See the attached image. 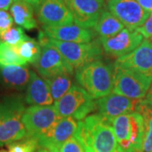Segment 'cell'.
<instances>
[{"instance_id":"14","label":"cell","mask_w":152,"mask_h":152,"mask_svg":"<svg viewBox=\"0 0 152 152\" xmlns=\"http://www.w3.org/2000/svg\"><path fill=\"white\" fill-rule=\"evenodd\" d=\"M78 124L79 121L71 117L62 118L52 129L37 139L39 148L59 151L61 146L75 135Z\"/></svg>"},{"instance_id":"20","label":"cell","mask_w":152,"mask_h":152,"mask_svg":"<svg viewBox=\"0 0 152 152\" xmlns=\"http://www.w3.org/2000/svg\"><path fill=\"white\" fill-rule=\"evenodd\" d=\"M33 9L32 6L25 2H14L10 10L13 20L17 26L26 30H32L37 27Z\"/></svg>"},{"instance_id":"22","label":"cell","mask_w":152,"mask_h":152,"mask_svg":"<svg viewBox=\"0 0 152 152\" xmlns=\"http://www.w3.org/2000/svg\"><path fill=\"white\" fill-rule=\"evenodd\" d=\"M136 112H139L144 118V134L140 152L152 151V107L145 99L139 102Z\"/></svg>"},{"instance_id":"18","label":"cell","mask_w":152,"mask_h":152,"mask_svg":"<svg viewBox=\"0 0 152 152\" xmlns=\"http://www.w3.org/2000/svg\"><path fill=\"white\" fill-rule=\"evenodd\" d=\"M26 102L31 106H50L54 102L48 83L32 71L27 85Z\"/></svg>"},{"instance_id":"33","label":"cell","mask_w":152,"mask_h":152,"mask_svg":"<svg viewBox=\"0 0 152 152\" xmlns=\"http://www.w3.org/2000/svg\"><path fill=\"white\" fill-rule=\"evenodd\" d=\"M14 0H0V10H5L10 9Z\"/></svg>"},{"instance_id":"25","label":"cell","mask_w":152,"mask_h":152,"mask_svg":"<svg viewBox=\"0 0 152 152\" xmlns=\"http://www.w3.org/2000/svg\"><path fill=\"white\" fill-rule=\"evenodd\" d=\"M27 63L17 53L14 46L10 44L0 43V67L10 65L26 66Z\"/></svg>"},{"instance_id":"31","label":"cell","mask_w":152,"mask_h":152,"mask_svg":"<svg viewBox=\"0 0 152 152\" xmlns=\"http://www.w3.org/2000/svg\"><path fill=\"white\" fill-rule=\"evenodd\" d=\"M142 8L149 13H152V0H136Z\"/></svg>"},{"instance_id":"11","label":"cell","mask_w":152,"mask_h":152,"mask_svg":"<svg viewBox=\"0 0 152 152\" xmlns=\"http://www.w3.org/2000/svg\"><path fill=\"white\" fill-rule=\"evenodd\" d=\"M144 37L137 30L123 29L114 37L100 38L99 41L106 54L113 58H119L134 51L140 46Z\"/></svg>"},{"instance_id":"7","label":"cell","mask_w":152,"mask_h":152,"mask_svg":"<svg viewBox=\"0 0 152 152\" xmlns=\"http://www.w3.org/2000/svg\"><path fill=\"white\" fill-rule=\"evenodd\" d=\"M152 79L135 71L114 68L113 92L133 100H142L151 85Z\"/></svg>"},{"instance_id":"27","label":"cell","mask_w":152,"mask_h":152,"mask_svg":"<svg viewBox=\"0 0 152 152\" xmlns=\"http://www.w3.org/2000/svg\"><path fill=\"white\" fill-rule=\"evenodd\" d=\"M38 149L39 145L37 140L29 137L8 145V151L10 152H37Z\"/></svg>"},{"instance_id":"6","label":"cell","mask_w":152,"mask_h":152,"mask_svg":"<svg viewBox=\"0 0 152 152\" xmlns=\"http://www.w3.org/2000/svg\"><path fill=\"white\" fill-rule=\"evenodd\" d=\"M48 40L49 43L59 52L73 69H78L91 62L101 60L102 58V48L100 41L87 43H76L57 41L48 37Z\"/></svg>"},{"instance_id":"28","label":"cell","mask_w":152,"mask_h":152,"mask_svg":"<svg viewBox=\"0 0 152 152\" xmlns=\"http://www.w3.org/2000/svg\"><path fill=\"white\" fill-rule=\"evenodd\" d=\"M60 152H86L84 148L75 138V136L70 137L67 141L61 146Z\"/></svg>"},{"instance_id":"30","label":"cell","mask_w":152,"mask_h":152,"mask_svg":"<svg viewBox=\"0 0 152 152\" xmlns=\"http://www.w3.org/2000/svg\"><path fill=\"white\" fill-rule=\"evenodd\" d=\"M137 31L145 39H151L152 37V13H151L146 21L140 27L138 28Z\"/></svg>"},{"instance_id":"8","label":"cell","mask_w":152,"mask_h":152,"mask_svg":"<svg viewBox=\"0 0 152 152\" xmlns=\"http://www.w3.org/2000/svg\"><path fill=\"white\" fill-rule=\"evenodd\" d=\"M39 43L42 46V53L36 68L43 79H48L59 75L74 74V69L52 44L49 43L48 37L41 31Z\"/></svg>"},{"instance_id":"21","label":"cell","mask_w":152,"mask_h":152,"mask_svg":"<svg viewBox=\"0 0 152 152\" xmlns=\"http://www.w3.org/2000/svg\"><path fill=\"white\" fill-rule=\"evenodd\" d=\"M1 75L8 86L22 89L28 85L31 72L26 66L10 65L0 67Z\"/></svg>"},{"instance_id":"26","label":"cell","mask_w":152,"mask_h":152,"mask_svg":"<svg viewBox=\"0 0 152 152\" xmlns=\"http://www.w3.org/2000/svg\"><path fill=\"white\" fill-rule=\"evenodd\" d=\"M29 38L21 27H11L6 31L0 33V43L4 42L11 46H16Z\"/></svg>"},{"instance_id":"24","label":"cell","mask_w":152,"mask_h":152,"mask_svg":"<svg viewBox=\"0 0 152 152\" xmlns=\"http://www.w3.org/2000/svg\"><path fill=\"white\" fill-rule=\"evenodd\" d=\"M70 76L69 75H59L48 79H44L48 85L51 96L54 102L63 97L72 87Z\"/></svg>"},{"instance_id":"1","label":"cell","mask_w":152,"mask_h":152,"mask_svg":"<svg viewBox=\"0 0 152 152\" xmlns=\"http://www.w3.org/2000/svg\"><path fill=\"white\" fill-rule=\"evenodd\" d=\"M75 136L86 152H121L111 121L100 114L79 121Z\"/></svg>"},{"instance_id":"9","label":"cell","mask_w":152,"mask_h":152,"mask_svg":"<svg viewBox=\"0 0 152 152\" xmlns=\"http://www.w3.org/2000/svg\"><path fill=\"white\" fill-rule=\"evenodd\" d=\"M62 118L54 106H30L26 108L22 122L26 130V136L37 140L52 129Z\"/></svg>"},{"instance_id":"36","label":"cell","mask_w":152,"mask_h":152,"mask_svg":"<svg viewBox=\"0 0 152 152\" xmlns=\"http://www.w3.org/2000/svg\"><path fill=\"white\" fill-rule=\"evenodd\" d=\"M0 152H10L9 151H6V150H4V149H1L0 150Z\"/></svg>"},{"instance_id":"16","label":"cell","mask_w":152,"mask_h":152,"mask_svg":"<svg viewBox=\"0 0 152 152\" xmlns=\"http://www.w3.org/2000/svg\"><path fill=\"white\" fill-rule=\"evenodd\" d=\"M140 100H133L124 96L112 92L96 101V109L99 114L109 121L116 117L136 112Z\"/></svg>"},{"instance_id":"29","label":"cell","mask_w":152,"mask_h":152,"mask_svg":"<svg viewBox=\"0 0 152 152\" xmlns=\"http://www.w3.org/2000/svg\"><path fill=\"white\" fill-rule=\"evenodd\" d=\"M13 23L14 20L10 14L5 10H0V33L10 29Z\"/></svg>"},{"instance_id":"3","label":"cell","mask_w":152,"mask_h":152,"mask_svg":"<svg viewBox=\"0 0 152 152\" xmlns=\"http://www.w3.org/2000/svg\"><path fill=\"white\" fill-rule=\"evenodd\" d=\"M26 107L21 97L6 98L0 103V147L26 138L22 122Z\"/></svg>"},{"instance_id":"10","label":"cell","mask_w":152,"mask_h":152,"mask_svg":"<svg viewBox=\"0 0 152 152\" xmlns=\"http://www.w3.org/2000/svg\"><path fill=\"white\" fill-rule=\"evenodd\" d=\"M107 10L131 30L140 27L151 15L136 0H107Z\"/></svg>"},{"instance_id":"13","label":"cell","mask_w":152,"mask_h":152,"mask_svg":"<svg viewBox=\"0 0 152 152\" xmlns=\"http://www.w3.org/2000/svg\"><path fill=\"white\" fill-rule=\"evenodd\" d=\"M75 25L86 29L95 27L103 10L101 0H64Z\"/></svg>"},{"instance_id":"38","label":"cell","mask_w":152,"mask_h":152,"mask_svg":"<svg viewBox=\"0 0 152 152\" xmlns=\"http://www.w3.org/2000/svg\"><path fill=\"white\" fill-rule=\"evenodd\" d=\"M151 41H152V37H151Z\"/></svg>"},{"instance_id":"19","label":"cell","mask_w":152,"mask_h":152,"mask_svg":"<svg viewBox=\"0 0 152 152\" xmlns=\"http://www.w3.org/2000/svg\"><path fill=\"white\" fill-rule=\"evenodd\" d=\"M94 29L100 38H109L124 29V25L107 9H104Z\"/></svg>"},{"instance_id":"34","label":"cell","mask_w":152,"mask_h":152,"mask_svg":"<svg viewBox=\"0 0 152 152\" xmlns=\"http://www.w3.org/2000/svg\"><path fill=\"white\" fill-rule=\"evenodd\" d=\"M145 101H146V102L151 107H152V86L150 87V89H149V91H148V92L146 94V96H145Z\"/></svg>"},{"instance_id":"12","label":"cell","mask_w":152,"mask_h":152,"mask_svg":"<svg viewBox=\"0 0 152 152\" xmlns=\"http://www.w3.org/2000/svg\"><path fill=\"white\" fill-rule=\"evenodd\" d=\"M114 68L135 71L152 79V41L145 39L138 48L116 59Z\"/></svg>"},{"instance_id":"17","label":"cell","mask_w":152,"mask_h":152,"mask_svg":"<svg viewBox=\"0 0 152 152\" xmlns=\"http://www.w3.org/2000/svg\"><path fill=\"white\" fill-rule=\"evenodd\" d=\"M42 28L48 37L61 42L87 43L92 42L95 36L91 29L80 27L74 24L56 27L42 26Z\"/></svg>"},{"instance_id":"35","label":"cell","mask_w":152,"mask_h":152,"mask_svg":"<svg viewBox=\"0 0 152 152\" xmlns=\"http://www.w3.org/2000/svg\"><path fill=\"white\" fill-rule=\"evenodd\" d=\"M37 152H60V151H56V150H48V149H45V148H39Z\"/></svg>"},{"instance_id":"32","label":"cell","mask_w":152,"mask_h":152,"mask_svg":"<svg viewBox=\"0 0 152 152\" xmlns=\"http://www.w3.org/2000/svg\"><path fill=\"white\" fill-rule=\"evenodd\" d=\"M44 0H14V2H25L28 4L31 5L37 10L39 6L43 3Z\"/></svg>"},{"instance_id":"4","label":"cell","mask_w":152,"mask_h":152,"mask_svg":"<svg viewBox=\"0 0 152 152\" xmlns=\"http://www.w3.org/2000/svg\"><path fill=\"white\" fill-rule=\"evenodd\" d=\"M121 152H140L144 134V118L139 112H133L111 120Z\"/></svg>"},{"instance_id":"15","label":"cell","mask_w":152,"mask_h":152,"mask_svg":"<svg viewBox=\"0 0 152 152\" xmlns=\"http://www.w3.org/2000/svg\"><path fill=\"white\" fill-rule=\"evenodd\" d=\"M36 11L38 21L42 26L56 27L74 22L64 0H44Z\"/></svg>"},{"instance_id":"39","label":"cell","mask_w":152,"mask_h":152,"mask_svg":"<svg viewBox=\"0 0 152 152\" xmlns=\"http://www.w3.org/2000/svg\"><path fill=\"white\" fill-rule=\"evenodd\" d=\"M151 152H152V151H151Z\"/></svg>"},{"instance_id":"2","label":"cell","mask_w":152,"mask_h":152,"mask_svg":"<svg viewBox=\"0 0 152 152\" xmlns=\"http://www.w3.org/2000/svg\"><path fill=\"white\" fill-rule=\"evenodd\" d=\"M75 79L94 100H98L113 92V69L102 60L94 61L78 69Z\"/></svg>"},{"instance_id":"37","label":"cell","mask_w":152,"mask_h":152,"mask_svg":"<svg viewBox=\"0 0 152 152\" xmlns=\"http://www.w3.org/2000/svg\"><path fill=\"white\" fill-rule=\"evenodd\" d=\"M101 1H103V2H105V0H101Z\"/></svg>"},{"instance_id":"5","label":"cell","mask_w":152,"mask_h":152,"mask_svg":"<svg viewBox=\"0 0 152 152\" xmlns=\"http://www.w3.org/2000/svg\"><path fill=\"white\" fill-rule=\"evenodd\" d=\"M54 107L61 118L71 117L82 121L96 109V102L84 88L74 85L63 97L55 102Z\"/></svg>"},{"instance_id":"23","label":"cell","mask_w":152,"mask_h":152,"mask_svg":"<svg viewBox=\"0 0 152 152\" xmlns=\"http://www.w3.org/2000/svg\"><path fill=\"white\" fill-rule=\"evenodd\" d=\"M17 53L26 63L36 65L42 53V46L38 42L29 38L16 46H14Z\"/></svg>"}]
</instances>
